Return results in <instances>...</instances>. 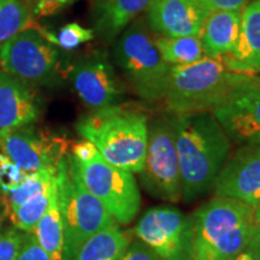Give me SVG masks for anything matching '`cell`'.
<instances>
[{
  "instance_id": "7a4b0ae2",
  "label": "cell",
  "mask_w": 260,
  "mask_h": 260,
  "mask_svg": "<svg viewBox=\"0 0 260 260\" xmlns=\"http://www.w3.org/2000/svg\"><path fill=\"white\" fill-rule=\"evenodd\" d=\"M148 119L144 112L113 105L93 110L76 124L80 136L95 146L102 157L129 172L144 168L147 148Z\"/></svg>"
},
{
  "instance_id": "d6a6232c",
  "label": "cell",
  "mask_w": 260,
  "mask_h": 260,
  "mask_svg": "<svg viewBox=\"0 0 260 260\" xmlns=\"http://www.w3.org/2000/svg\"><path fill=\"white\" fill-rule=\"evenodd\" d=\"M247 251L251 253L256 260H260V225L258 226L255 235L253 236L251 243L247 247Z\"/></svg>"
},
{
  "instance_id": "30bf717a",
  "label": "cell",
  "mask_w": 260,
  "mask_h": 260,
  "mask_svg": "<svg viewBox=\"0 0 260 260\" xmlns=\"http://www.w3.org/2000/svg\"><path fill=\"white\" fill-rule=\"evenodd\" d=\"M133 232L162 260H191L193 220L176 207H151L140 217Z\"/></svg>"
},
{
  "instance_id": "277c9868",
  "label": "cell",
  "mask_w": 260,
  "mask_h": 260,
  "mask_svg": "<svg viewBox=\"0 0 260 260\" xmlns=\"http://www.w3.org/2000/svg\"><path fill=\"white\" fill-rule=\"evenodd\" d=\"M113 63L139 98L155 102L167 95L172 65L162 59L142 19L132 22L117 38Z\"/></svg>"
},
{
  "instance_id": "9c48e42d",
  "label": "cell",
  "mask_w": 260,
  "mask_h": 260,
  "mask_svg": "<svg viewBox=\"0 0 260 260\" xmlns=\"http://www.w3.org/2000/svg\"><path fill=\"white\" fill-rule=\"evenodd\" d=\"M140 183L155 199L178 203L182 199V178L174 119L171 116L154 119L148 125L147 148Z\"/></svg>"
},
{
  "instance_id": "4fadbf2b",
  "label": "cell",
  "mask_w": 260,
  "mask_h": 260,
  "mask_svg": "<svg viewBox=\"0 0 260 260\" xmlns=\"http://www.w3.org/2000/svg\"><path fill=\"white\" fill-rule=\"evenodd\" d=\"M230 141L260 145V79L239 74L226 100L212 111Z\"/></svg>"
},
{
  "instance_id": "7c38bea8",
  "label": "cell",
  "mask_w": 260,
  "mask_h": 260,
  "mask_svg": "<svg viewBox=\"0 0 260 260\" xmlns=\"http://www.w3.org/2000/svg\"><path fill=\"white\" fill-rule=\"evenodd\" d=\"M68 76L80 99L92 110L118 105L125 90L115 64L104 48L77 58L70 64Z\"/></svg>"
},
{
  "instance_id": "6da1fadb",
  "label": "cell",
  "mask_w": 260,
  "mask_h": 260,
  "mask_svg": "<svg viewBox=\"0 0 260 260\" xmlns=\"http://www.w3.org/2000/svg\"><path fill=\"white\" fill-rule=\"evenodd\" d=\"M180 160L182 200L191 204L213 189L230 157L232 141L212 112L172 115Z\"/></svg>"
},
{
  "instance_id": "f35d334b",
  "label": "cell",
  "mask_w": 260,
  "mask_h": 260,
  "mask_svg": "<svg viewBox=\"0 0 260 260\" xmlns=\"http://www.w3.org/2000/svg\"><path fill=\"white\" fill-rule=\"evenodd\" d=\"M259 2H260V0H259Z\"/></svg>"
},
{
  "instance_id": "e575fe53",
  "label": "cell",
  "mask_w": 260,
  "mask_h": 260,
  "mask_svg": "<svg viewBox=\"0 0 260 260\" xmlns=\"http://www.w3.org/2000/svg\"><path fill=\"white\" fill-rule=\"evenodd\" d=\"M230 260H256L254 256H253L251 253H249L248 251H243L240 253V254H237L236 256H234V258H232Z\"/></svg>"
},
{
  "instance_id": "3957f363",
  "label": "cell",
  "mask_w": 260,
  "mask_h": 260,
  "mask_svg": "<svg viewBox=\"0 0 260 260\" xmlns=\"http://www.w3.org/2000/svg\"><path fill=\"white\" fill-rule=\"evenodd\" d=\"M191 220V260H230L246 251L259 226L254 220V207L220 197L201 205Z\"/></svg>"
},
{
  "instance_id": "484cf974",
  "label": "cell",
  "mask_w": 260,
  "mask_h": 260,
  "mask_svg": "<svg viewBox=\"0 0 260 260\" xmlns=\"http://www.w3.org/2000/svg\"><path fill=\"white\" fill-rule=\"evenodd\" d=\"M39 30L45 38L47 39L51 44L54 46L60 47L61 50L71 51L75 50L80 46V45L86 44V42L92 41L94 39V31L93 29L84 28L79 23H68L64 27L59 29L57 34L51 32L45 29H40Z\"/></svg>"
},
{
  "instance_id": "ba28073f",
  "label": "cell",
  "mask_w": 260,
  "mask_h": 260,
  "mask_svg": "<svg viewBox=\"0 0 260 260\" xmlns=\"http://www.w3.org/2000/svg\"><path fill=\"white\" fill-rule=\"evenodd\" d=\"M75 170L86 189L96 198L118 224L135 219L141 206V195L133 172L110 164L98 152L86 161L71 157Z\"/></svg>"
},
{
  "instance_id": "52a82bcc",
  "label": "cell",
  "mask_w": 260,
  "mask_h": 260,
  "mask_svg": "<svg viewBox=\"0 0 260 260\" xmlns=\"http://www.w3.org/2000/svg\"><path fill=\"white\" fill-rule=\"evenodd\" d=\"M64 57L37 28L25 29L0 47L2 69L29 86H60L70 67Z\"/></svg>"
},
{
  "instance_id": "8d00e7d4",
  "label": "cell",
  "mask_w": 260,
  "mask_h": 260,
  "mask_svg": "<svg viewBox=\"0 0 260 260\" xmlns=\"http://www.w3.org/2000/svg\"><path fill=\"white\" fill-rule=\"evenodd\" d=\"M2 194H3V180L2 177H0V198H2Z\"/></svg>"
},
{
  "instance_id": "d6986e66",
  "label": "cell",
  "mask_w": 260,
  "mask_h": 260,
  "mask_svg": "<svg viewBox=\"0 0 260 260\" xmlns=\"http://www.w3.org/2000/svg\"><path fill=\"white\" fill-rule=\"evenodd\" d=\"M242 11H216L209 15L199 38L204 56L220 59L230 53L240 32Z\"/></svg>"
},
{
  "instance_id": "8992f818",
  "label": "cell",
  "mask_w": 260,
  "mask_h": 260,
  "mask_svg": "<svg viewBox=\"0 0 260 260\" xmlns=\"http://www.w3.org/2000/svg\"><path fill=\"white\" fill-rule=\"evenodd\" d=\"M57 183L64 228L61 260H71L90 237L118 223L83 186L70 159V152L58 168Z\"/></svg>"
},
{
  "instance_id": "2e32d148",
  "label": "cell",
  "mask_w": 260,
  "mask_h": 260,
  "mask_svg": "<svg viewBox=\"0 0 260 260\" xmlns=\"http://www.w3.org/2000/svg\"><path fill=\"white\" fill-rule=\"evenodd\" d=\"M40 103L31 87L0 68V140L21 126L34 124Z\"/></svg>"
},
{
  "instance_id": "4dcf8cb0",
  "label": "cell",
  "mask_w": 260,
  "mask_h": 260,
  "mask_svg": "<svg viewBox=\"0 0 260 260\" xmlns=\"http://www.w3.org/2000/svg\"><path fill=\"white\" fill-rule=\"evenodd\" d=\"M121 260H162L154 251H152L142 241L130 242V245Z\"/></svg>"
},
{
  "instance_id": "74e56055",
  "label": "cell",
  "mask_w": 260,
  "mask_h": 260,
  "mask_svg": "<svg viewBox=\"0 0 260 260\" xmlns=\"http://www.w3.org/2000/svg\"><path fill=\"white\" fill-rule=\"evenodd\" d=\"M259 79H260V77H259Z\"/></svg>"
},
{
  "instance_id": "4316f807",
  "label": "cell",
  "mask_w": 260,
  "mask_h": 260,
  "mask_svg": "<svg viewBox=\"0 0 260 260\" xmlns=\"http://www.w3.org/2000/svg\"><path fill=\"white\" fill-rule=\"evenodd\" d=\"M23 237L24 232L14 225L0 229V260H16Z\"/></svg>"
},
{
  "instance_id": "5bb4252c",
  "label": "cell",
  "mask_w": 260,
  "mask_h": 260,
  "mask_svg": "<svg viewBox=\"0 0 260 260\" xmlns=\"http://www.w3.org/2000/svg\"><path fill=\"white\" fill-rule=\"evenodd\" d=\"M216 197L255 207L260 201V145H242L229 157L213 186Z\"/></svg>"
},
{
  "instance_id": "ffe728a7",
  "label": "cell",
  "mask_w": 260,
  "mask_h": 260,
  "mask_svg": "<svg viewBox=\"0 0 260 260\" xmlns=\"http://www.w3.org/2000/svg\"><path fill=\"white\" fill-rule=\"evenodd\" d=\"M129 245V236L115 224L90 237L71 260H121Z\"/></svg>"
},
{
  "instance_id": "7402d4cb",
  "label": "cell",
  "mask_w": 260,
  "mask_h": 260,
  "mask_svg": "<svg viewBox=\"0 0 260 260\" xmlns=\"http://www.w3.org/2000/svg\"><path fill=\"white\" fill-rule=\"evenodd\" d=\"M56 181L57 174L54 172L39 171L25 174V176L15 186L3 187L2 198L10 210L50 189Z\"/></svg>"
},
{
  "instance_id": "ac0fdd59",
  "label": "cell",
  "mask_w": 260,
  "mask_h": 260,
  "mask_svg": "<svg viewBox=\"0 0 260 260\" xmlns=\"http://www.w3.org/2000/svg\"><path fill=\"white\" fill-rule=\"evenodd\" d=\"M154 0H95L92 10L94 35L105 42H115L128 25Z\"/></svg>"
},
{
  "instance_id": "cb8c5ba5",
  "label": "cell",
  "mask_w": 260,
  "mask_h": 260,
  "mask_svg": "<svg viewBox=\"0 0 260 260\" xmlns=\"http://www.w3.org/2000/svg\"><path fill=\"white\" fill-rule=\"evenodd\" d=\"M29 28H35L34 17L23 0H0V47Z\"/></svg>"
},
{
  "instance_id": "d590c367",
  "label": "cell",
  "mask_w": 260,
  "mask_h": 260,
  "mask_svg": "<svg viewBox=\"0 0 260 260\" xmlns=\"http://www.w3.org/2000/svg\"><path fill=\"white\" fill-rule=\"evenodd\" d=\"M254 220L258 225H260V201L259 204L254 207Z\"/></svg>"
},
{
  "instance_id": "603a6c76",
  "label": "cell",
  "mask_w": 260,
  "mask_h": 260,
  "mask_svg": "<svg viewBox=\"0 0 260 260\" xmlns=\"http://www.w3.org/2000/svg\"><path fill=\"white\" fill-rule=\"evenodd\" d=\"M154 41L162 59L172 67L194 63L205 57L199 37H160Z\"/></svg>"
},
{
  "instance_id": "e0dca14e",
  "label": "cell",
  "mask_w": 260,
  "mask_h": 260,
  "mask_svg": "<svg viewBox=\"0 0 260 260\" xmlns=\"http://www.w3.org/2000/svg\"><path fill=\"white\" fill-rule=\"evenodd\" d=\"M235 74H260V2L252 0L241 12L239 38L230 53L219 59Z\"/></svg>"
},
{
  "instance_id": "1f68e13d",
  "label": "cell",
  "mask_w": 260,
  "mask_h": 260,
  "mask_svg": "<svg viewBox=\"0 0 260 260\" xmlns=\"http://www.w3.org/2000/svg\"><path fill=\"white\" fill-rule=\"evenodd\" d=\"M74 0H35L32 15L34 17H46L59 12Z\"/></svg>"
},
{
  "instance_id": "83f0119b",
  "label": "cell",
  "mask_w": 260,
  "mask_h": 260,
  "mask_svg": "<svg viewBox=\"0 0 260 260\" xmlns=\"http://www.w3.org/2000/svg\"><path fill=\"white\" fill-rule=\"evenodd\" d=\"M16 260H52L38 242L34 233H24L23 242Z\"/></svg>"
},
{
  "instance_id": "8fae6325",
  "label": "cell",
  "mask_w": 260,
  "mask_h": 260,
  "mask_svg": "<svg viewBox=\"0 0 260 260\" xmlns=\"http://www.w3.org/2000/svg\"><path fill=\"white\" fill-rule=\"evenodd\" d=\"M70 152V141L34 124L21 126L0 140V153L25 174L50 171L57 174Z\"/></svg>"
},
{
  "instance_id": "d4e9b609",
  "label": "cell",
  "mask_w": 260,
  "mask_h": 260,
  "mask_svg": "<svg viewBox=\"0 0 260 260\" xmlns=\"http://www.w3.org/2000/svg\"><path fill=\"white\" fill-rule=\"evenodd\" d=\"M57 186V181L50 189L45 190L44 193L37 195L32 199L25 201L23 204H19L18 206L12 207L9 210V218L11 220L12 225L21 232L32 233L35 226L46 212L48 204H50L51 195L53 189Z\"/></svg>"
},
{
  "instance_id": "9a60e30c",
  "label": "cell",
  "mask_w": 260,
  "mask_h": 260,
  "mask_svg": "<svg viewBox=\"0 0 260 260\" xmlns=\"http://www.w3.org/2000/svg\"><path fill=\"white\" fill-rule=\"evenodd\" d=\"M146 14L148 28L161 37H199L210 12L195 0H154Z\"/></svg>"
},
{
  "instance_id": "f1b7e54d",
  "label": "cell",
  "mask_w": 260,
  "mask_h": 260,
  "mask_svg": "<svg viewBox=\"0 0 260 260\" xmlns=\"http://www.w3.org/2000/svg\"><path fill=\"white\" fill-rule=\"evenodd\" d=\"M24 176L25 172L15 165L6 155L0 153V177L3 180V187L15 186Z\"/></svg>"
},
{
  "instance_id": "f546056e",
  "label": "cell",
  "mask_w": 260,
  "mask_h": 260,
  "mask_svg": "<svg viewBox=\"0 0 260 260\" xmlns=\"http://www.w3.org/2000/svg\"><path fill=\"white\" fill-rule=\"evenodd\" d=\"M212 14L216 11H242L252 0H195Z\"/></svg>"
},
{
  "instance_id": "5b68a950",
  "label": "cell",
  "mask_w": 260,
  "mask_h": 260,
  "mask_svg": "<svg viewBox=\"0 0 260 260\" xmlns=\"http://www.w3.org/2000/svg\"><path fill=\"white\" fill-rule=\"evenodd\" d=\"M237 77L222 61L207 57L172 67L164 98L168 110L172 115L212 112L225 102Z\"/></svg>"
},
{
  "instance_id": "836d02e7",
  "label": "cell",
  "mask_w": 260,
  "mask_h": 260,
  "mask_svg": "<svg viewBox=\"0 0 260 260\" xmlns=\"http://www.w3.org/2000/svg\"><path fill=\"white\" fill-rule=\"evenodd\" d=\"M9 216V207L5 204V201L3 200V198H0V229H2L3 223L5 222V219Z\"/></svg>"
},
{
  "instance_id": "44dd1931",
  "label": "cell",
  "mask_w": 260,
  "mask_h": 260,
  "mask_svg": "<svg viewBox=\"0 0 260 260\" xmlns=\"http://www.w3.org/2000/svg\"><path fill=\"white\" fill-rule=\"evenodd\" d=\"M32 233L52 260H61L64 247V228L59 201H58V183L51 195L46 212L39 220Z\"/></svg>"
}]
</instances>
